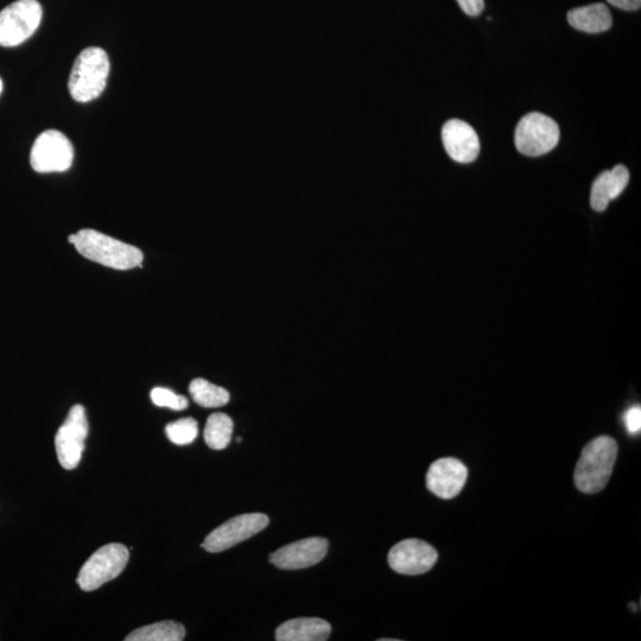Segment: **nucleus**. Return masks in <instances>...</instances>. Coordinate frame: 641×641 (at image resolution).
Wrapping results in <instances>:
<instances>
[{
	"label": "nucleus",
	"mask_w": 641,
	"mask_h": 641,
	"mask_svg": "<svg viewBox=\"0 0 641 641\" xmlns=\"http://www.w3.org/2000/svg\"><path fill=\"white\" fill-rule=\"evenodd\" d=\"M437 551L421 539H405L390 551L389 564L392 570L403 575H422L428 573L437 562Z\"/></svg>",
	"instance_id": "10"
},
{
	"label": "nucleus",
	"mask_w": 641,
	"mask_h": 641,
	"mask_svg": "<svg viewBox=\"0 0 641 641\" xmlns=\"http://www.w3.org/2000/svg\"><path fill=\"white\" fill-rule=\"evenodd\" d=\"M269 525V517L264 513H246L227 520L206 537L201 547L212 554L222 552L246 541Z\"/></svg>",
	"instance_id": "9"
},
{
	"label": "nucleus",
	"mask_w": 641,
	"mask_h": 641,
	"mask_svg": "<svg viewBox=\"0 0 641 641\" xmlns=\"http://www.w3.org/2000/svg\"><path fill=\"white\" fill-rule=\"evenodd\" d=\"M618 458V443L609 436L596 437L582 450L575 469L577 490L586 493H599L608 484Z\"/></svg>",
	"instance_id": "1"
},
{
	"label": "nucleus",
	"mask_w": 641,
	"mask_h": 641,
	"mask_svg": "<svg viewBox=\"0 0 641 641\" xmlns=\"http://www.w3.org/2000/svg\"><path fill=\"white\" fill-rule=\"evenodd\" d=\"M459 5L466 15L477 17L485 9L484 0H458Z\"/></svg>",
	"instance_id": "23"
},
{
	"label": "nucleus",
	"mask_w": 641,
	"mask_h": 641,
	"mask_svg": "<svg viewBox=\"0 0 641 641\" xmlns=\"http://www.w3.org/2000/svg\"><path fill=\"white\" fill-rule=\"evenodd\" d=\"M568 22L583 33L600 34L611 29L613 19L605 4L596 3L569 11Z\"/></svg>",
	"instance_id": "16"
},
{
	"label": "nucleus",
	"mask_w": 641,
	"mask_h": 641,
	"mask_svg": "<svg viewBox=\"0 0 641 641\" xmlns=\"http://www.w3.org/2000/svg\"><path fill=\"white\" fill-rule=\"evenodd\" d=\"M615 8L626 11H637L640 9L641 0H607Z\"/></svg>",
	"instance_id": "24"
},
{
	"label": "nucleus",
	"mask_w": 641,
	"mask_h": 641,
	"mask_svg": "<svg viewBox=\"0 0 641 641\" xmlns=\"http://www.w3.org/2000/svg\"><path fill=\"white\" fill-rule=\"evenodd\" d=\"M630 182V173L624 165H615L596 177L590 193V205L596 212H604L609 202L619 198Z\"/></svg>",
	"instance_id": "14"
},
{
	"label": "nucleus",
	"mask_w": 641,
	"mask_h": 641,
	"mask_svg": "<svg viewBox=\"0 0 641 641\" xmlns=\"http://www.w3.org/2000/svg\"><path fill=\"white\" fill-rule=\"evenodd\" d=\"M73 161V144L57 130L41 133L31 148L30 164L36 173H63L72 167Z\"/></svg>",
	"instance_id": "7"
},
{
	"label": "nucleus",
	"mask_w": 641,
	"mask_h": 641,
	"mask_svg": "<svg viewBox=\"0 0 641 641\" xmlns=\"http://www.w3.org/2000/svg\"><path fill=\"white\" fill-rule=\"evenodd\" d=\"M88 431L90 427L84 406L74 405L55 437L57 459L67 471L79 466Z\"/></svg>",
	"instance_id": "8"
},
{
	"label": "nucleus",
	"mask_w": 641,
	"mask_h": 641,
	"mask_svg": "<svg viewBox=\"0 0 641 641\" xmlns=\"http://www.w3.org/2000/svg\"><path fill=\"white\" fill-rule=\"evenodd\" d=\"M76 251L92 262L114 270L143 268V252L137 247L123 243L94 230H82L75 234Z\"/></svg>",
	"instance_id": "2"
},
{
	"label": "nucleus",
	"mask_w": 641,
	"mask_h": 641,
	"mask_svg": "<svg viewBox=\"0 0 641 641\" xmlns=\"http://www.w3.org/2000/svg\"><path fill=\"white\" fill-rule=\"evenodd\" d=\"M129 558L130 551L125 545L107 544L88 558L76 582L85 592H93L122 574L128 566Z\"/></svg>",
	"instance_id": "4"
},
{
	"label": "nucleus",
	"mask_w": 641,
	"mask_h": 641,
	"mask_svg": "<svg viewBox=\"0 0 641 641\" xmlns=\"http://www.w3.org/2000/svg\"><path fill=\"white\" fill-rule=\"evenodd\" d=\"M37 0H17L0 11V47L12 48L29 40L42 21Z\"/></svg>",
	"instance_id": "5"
},
{
	"label": "nucleus",
	"mask_w": 641,
	"mask_h": 641,
	"mask_svg": "<svg viewBox=\"0 0 641 641\" xmlns=\"http://www.w3.org/2000/svg\"><path fill=\"white\" fill-rule=\"evenodd\" d=\"M165 434H167L169 441L176 446H187L198 437L199 424L194 418H182V420L169 423L165 428Z\"/></svg>",
	"instance_id": "20"
},
{
	"label": "nucleus",
	"mask_w": 641,
	"mask_h": 641,
	"mask_svg": "<svg viewBox=\"0 0 641 641\" xmlns=\"http://www.w3.org/2000/svg\"><path fill=\"white\" fill-rule=\"evenodd\" d=\"M560 126L543 113L532 112L520 119L514 143L520 154L538 157L548 154L560 142Z\"/></svg>",
	"instance_id": "6"
},
{
	"label": "nucleus",
	"mask_w": 641,
	"mask_h": 641,
	"mask_svg": "<svg viewBox=\"0 0 641 641\" xmlns=\"http://www.w3.org/2000/svg\"><path fill=\"white\" fill-rule=\"evenodd\" d=\"M3 92V81L0 79V94Z\"/></svg>",
	"instance_id": "25"
},
{
	"label": "nucleus",
	"mask_w": 641,
	"mask_h": 641,
	"mask_svg": "<svg viewBox=\"0 0 641 641\" xmlns=\"http://www.w3.org/2000/svg\"><path fill=\"white\" fill-rule=\"evenodd\" d=\"M110 59L104 49L91 47L76 57L68 88L78 103H90L105 91L110 75Z\"/></svg>",
	"instance_id": "3"
},
{
	"label": "nucleus",
	"mask_w": 641,
	"mask_h": 641,
	"mask_svg": "<svg viewBox=\"0 0 641 641\" xmlns=\"http://www.w3.org/2000/svg\"><path fill=\"white\" fill-rule=\"evenodd\" d=\"M444 149L454 161L472 163L477 160L480 152L478 133L466 122L460 119L449 120L442 129Z\"/></svg>",
	"instance_id": "13"
},
{
	"label": "nucleus",
	"mask_w": 641,
	"mask_h": 641,
	"mask_svg": "<svg viewBox=\"0 0 641 641\" xmlns=\"http://www.w3.org/2000/svg\"><path fill=\"white\" fill-rule=\"evenodd\" d=\"M151 401L160 408H169L175 411H182L188 408V399L175 392L164 389V387H155L150 393Z\"/></svg>",
	"instance_id": "21"
},
{
	"label": "nucleus",
	"mask_w": 641,
	"mask_h": 641,
	"mask_svg": "<svg viewBox=\"0 0 641 641\" xmlns=\"http://www.w3.org/2000/svg\"><path fill=\"white\" fill-rule=\"evenodd\" d=\"M468 478V469L459 460L444 458L430 466L427 486L431 493L442 499H453L463 490Z\"/></svg>",
	"instance_id": "12"
},
{
	"label": "nucleus",
	"mask_w": 641,
	"mask_h": 641,
	"mask_svg": "<svg viewBox=\"0 0 641 641\" xmlns=\"http://www.w3.org/2000/svg\"><path fill=\"white\" fill-rule=\"evenodd\" d=\"M332 633L328 621L319 618H297L276 630L278 641H326Z\"/></svg>",
	"instance_id": "15"
},
{
	"label": "nucleus",
	"mask_w": 641,
	"mask_h": 641,
	"mask_svg": "<svg viewBox=\"0 0 641 641\" xmlns=\"http://www.w3.org/2000/svg\"><path fill=\"white\" fill-rule=\"evenodd\" d=\"M234 424L232 418L225 414L209 416L205 428V442L209 448L222 450L228 447L232 440Z\"/></svg>",
	"instance_id": "19"
},
{
	"label": "nucleus",
	"mask_w": 641,
	"mask_h": 641,
	"mask_svg": "<svg viewBox=\"0 0 641 641\" xmlns=\"http://www.w3.org/2000/svg\"><path fill=\"white\" fill-rule=\"evenodd\" d=\"M189 392L194 402L202 406V408H221V406L230 402V393L224 387L209 383L205 379L193 380L190 383Z\"/></svg>",
	"instance_id": "18"
},
{
	"label": "nucleus",
	"mask_w": 641,
	"mask_h": 641,
	"mask_svg": "<svg viewBox=\"0 0 641 641\" xmlns=\"http://www.w3.org/2000/svg\"><path fill=\"white\" fill-rule=\"evenodd\" d=\"M186 637V628L173 620L161 621L138 628L125 638L126 641H181Z\"/></svg>",
	"instance_id": "17"
},
{
	"label": "nucleus",
	"mask_w": 641,
	"mask_h": 641,
	"mask_svg": "<svg viewBox=\"0 0 641 641\" xmlns=\"http://www.w3.org/2000/svg\"><path fill=\"white\" fill-rule=\"evenodd\" d=\"M624 422L627 433L636 436L641 430V408L640 405H634L624 414Z\"/></svg>",
	"instance_id": "22"
},
{
	"label": "nucleus",
	"mask_w": 641,
	"mask_h": 641,
	"mask_svg": "<svg viewBox=\"0 0 641 641\" xmlns=\"http://www.w3.org/2000/svg\"><path fill=\"white\" fill-rule=\"evenodd\" d=\"M328 547L325 538L302 539L275 551L270 555V563L283 570L306 569L320 563L326 557Z\"/></svg>",
	"instance_id": "11"
}]
</instances>
